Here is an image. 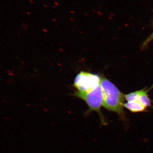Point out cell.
<instances>
[{"label":"cell","instance_id":"obj_1","mask_svg":"<svg viewBox=\"0 0 153 153\" xmlns=\"http://www.w3.org/2000/svg\"><path fill=\"white\" fill-rule=\"evenodd\" d=\"M100 84L103 93L102 106L109 111L117 114L126 126L127 119L123 109L125 94L104 75L100 76Z\"/></svg>","mask_w":153,"mask_h":153},{"label":"cell","instance_id":"obj_7","mask_svg":"<svg viewBox=\"0 0 153 153\" xmlns=\"http://www.w3.org/2000/svg\"><path fill=\"white\" fill-rule=\"evenodd\" d=\"M153 40V32L152 34L145 41L144 43H143V47H146L149 44V43Z\"/></svg>","mask_w":153,"mask_h":153},{"label":"cell","instance_id":"obj_6","mask_svg":"<svg viewBox=\"0 0 153 153\" xmlns=\"http://www.w3.org/2000/svg\"><path fill=\"white\" fill-rule=\"evenodd\" d=\"M142 92V90L137 91L125 95V100L127 102L138 100L139 97Z\"/></svg>","mask_w":153,"mask_h":153},{"label":"cell","instance_id":"obj_2","mask_svg":"<svg viewBox=\"0 0 153 153\" xmlns=\"http://www.w3.org/2000/svg\"><path fill=\"white\" fill-rule=\"evenodd\" d=\"M72 95L86 102L88 108L85 112V116L88 115L91 112L95 111L99 116L102 125H107L106 118L101 110L103 104V93L100 84L88 92H81L76 91Z\"/></svg>","mask_w":153,"mask_h":153},{"label":"cell","instance_id":"obj_5","mask_svg":"<svg viewBox=\"0 0 153 153\" xmlns=\"http://www.w3.org/2000/svg\"><path fill=\"white\" fill-rule=\"evenodd\" d=\"M147 92V91L145 90V89H142L141 93L138 99V100L146 108L151 106V102L148 96Z\"/></svg>","mask_w":153,"mask_h":153},{"label":"cell","instance_id":"obj_3","mask_svg":"<svg viewBox=\"0 0 153 153\" xmlns=\"http://www.w3.org/2000/svg\"><path fill=\"white\" fill-rule=\"evenodd\" d=\"M100 82L99 74L82 71L76 74L73 86L79 92H87L97 87Z\"/></svg>","mask_w":153,"mask_h":153},{"label":"cell","instance_id":"obj_4","mask_svg":"<svg viewBox=\"0 0 153 153\" xmlns=\"http://www.w3.org/2000/svg\"><path fill=\"white\" fill-rule=\"evenodd\" d=\"M124 107L131 112H143L146 111V108L138 100L127 102L124 103Z\"/></svg>","mask_w":153,"mask_h":153}]
</instances>
